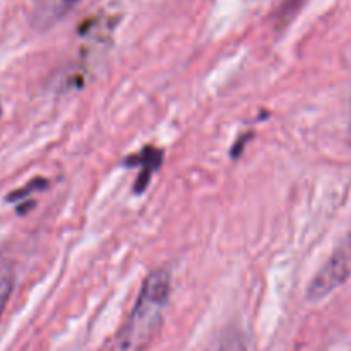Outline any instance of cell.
I'll use <instances>...</instances> for the list:
<instances>
[{
    "label": "cell",
    "mask_w": 351,
    "mask_h": 351,
    "mask_svg": "<svg viewBox=\"0 0 351 351\" xmlns=\"http://www.w3.org/2000/svg\"><path fill=\"white\" fill-rule=\"evenodd\" d=\"M351 278V231L334 248L306 288V298L319 302L336 291Z\"/></svg>",
    "instance_id": "cell-2"
},
{
    "label": "cell",
    "mask_w": 351,
    "mask_h": 351,
    "mask_svg": "<svg viewBox=\"0 0 351 351\" xmlns=\"http://www.w3.org/2000/svg\"><path fill=\"white\" fill-rule=\"evenodd\" d=\"M0 116H2V107H0Z\"/></svg>",
    "instance_id": "cell-6"
},
{
    "label": "cell",
    "mask_w": 351,
    "mask_h": 351,
    "mask_svg": "<svg viewBox=\"0 0 351 351\" xmlns=\"http://www.w3.org/2000/svg\"><path fill=\"white\" fill-rule=\"evenodd\" d=\"M14 289V267L8 258H0V317L8 306Z\"/></svg>",
    "instance_id": "cell-5"
},
{
    "label": "cell",
    "mask_w": 351,
    "mask_h": 351,
    "mask_svg": "<svg viewBox=\"0 0 351 351\" xmlns=\"http://www.w3.org/2000/svg\"><path fill=\"white\" fill-rule=\"evenodd\" d=\"M162 158H164V152L157 147H143V150L136 155H131L126 160V165H141L143 171L140 172V178L134 183V190L138 193L143 191V188L150 183V178L162 164Z\"/></svg>",
    "instance_id": "cell-4"
},
{
    "label": "cell",
    "mask_w": 351,
    "mask_h": 351,
    "mask_svg": "<svg viewBox=\"0 0 351 351\" xmlns=\"http://www.w3.org/2000/svg\"><path fill=\"white\" fill-rule=\"evenodd\" d=\"M171 289L172 279L167 269H157L145 278L133 310L114 337L110 351H147L164 324Z\"/></svg>",
    "instance_id": "cell-1"
},
{
    "label": "cell",
    "mask_w": 351,
    "mask_h": 351,
    "mask_svg": "<svg viewBox=\"0 0 351 351\" xmlns=\"http://www.w3.org/2000/svg\"><path fill=\"white\" fill-rule=\"evenodd\" d=\"M80 0H33L32 25L35 29L45 32L66 18Z\"/></svg>",
    "instance_id": "cell-3"
}]
</instances>
